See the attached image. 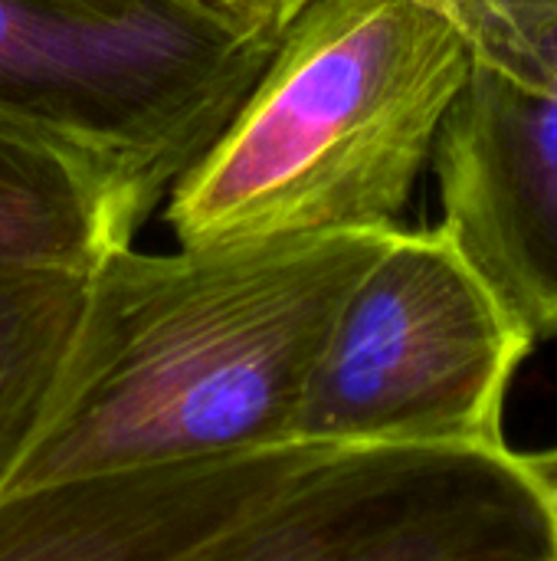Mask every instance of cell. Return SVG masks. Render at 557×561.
Here are the masks:
<instances>
[{
  "label": "cell",
  "mask_w": 557,
  "mask_h": 561,
  "mask_svg": "<svg viewBox=\"0 0 557 561\" xmlns=\"http://www.w3.org/2000/svg\"><path fill=\"white\" fill-rule=\"evenodd\" d=\"M266 59L171 0H0V128L79 168L138 233Z\"/></svg>",
  "instance_id": "3"
},
{
  "label": "cell",
  "mask_w": 557,
  "mask_h": 561,
  "mask_svg": "<svg viewBox=\"0 0 557 561\" xmlns=\"http://www.w3.org/2000/svg\"><path fill=\"white\" fill-rule=\"evenodd\" d=\"M325 444L115 467L0 496V561H184Z\"/></svg>",
  "instance_id": "7"
},
{
  "label": "cell",
  "mask_w": 557,
  "mask_h": 561,
  "mask_svg": "<svg viewBox=\"0 0 557 561\" xmlns=\"http://www.w3.org/2000/svg\"><path fill=\"white\" fill-rule=\"evenodd\" d=\"M387 230L105 253L49 424L10 490L302 444L309 375Z\"/></svg>",
  "instance_id": "1"
},
{
  "label": "cell",
  "mask_w": 557,
  "mask_h": 561,
  "mask_svg": "<svg viewBox=\"0 0 557 561\" xmlns=\"http://www.w3.org/2000/svg\"><path fill=\"white\" fill-rule=\"evenodd\" d=\"M184 561H557L509 447L325 444Z\"/></svg>",
  "instance_id": "5"
},
{
  "label": "cell",
  "mask_w": 557,
  "mask_h": 561,
  "mask_svg": "<svg viewBox=\"0 0 557 561\" xmlns=\"http://www.w3.org/2000/svg\"><path fill=\"white\" fill-rule=\"evenodd\" d=\"M532 345L440 227H394L332 322L295 440L506 447V391Z\"/></svg>",
  "instance_id": "4"
},
{
  "label": "cell",
  "mask_w": 557,
  "mask_h": 561,
  "mask_svg": "<svg viewBox=\"0 0 557 561\" xmlns=\"http://www.w3.org/2000/svg\"><path fill=\"white\" fill-rule=\"evenodd\" d=\"M469 66L423 0H315L167 191L181 250L397 227Z\"/></svg>",
  "instance_id": "2"
},
{
  "label": "cell",
  "mask_w": 557,
  "mask_h": 561,
  "mask_svg": "<svg viewBox=\"0 0 557 561\" xmlns=\"http://www.w3.org/2000/svg\"><path fill=\"white\" fill-rule=\"evenodd\" d=\"M131 237L108 194L79 168L0 128V266L92 270Z\"/></svg>",
  "instance_id": "9"
},
{
  "label": "cell",
  "mask_w": 557,
  "mask_h": 561,
  "mask_svg": "<svg viewBox=\"0 0 557 561\" xmlns=\"http://www.w3.org/2000/svg\"><path fill=\"white\" fill-rule=\"evenodd\" d=\"M469 46L473 62L542 85L552 76L548 30L557 23V0H423Z\"/></svg>",
  "instance_id": "10"
},
{
  "label": "cell",
  "mask_w": 557,
  "mask_h": 561,
  "mask_svg": "<svg viewBox=\"0 0 557 561\" xmlns=\"http://www.w3.org/2000/svg\"><path fill=\"white\" fill-rule=\"evenodd\" d=\"M233 43L272 53L315 0H171Z\"/></svg>",
  "instance_id": "11"
},
{
  "label": "cell",
  "mask_w": 557,
  "mask_h": 561,
  "mask_svg": "<svg viewBox=\"0 0 557 561\" xmlns=\"http://www.w3.org/2000/svg\"><path fill=\"white\" fill-rule=\"evenodd\" d=\"M525 457V467L545 500V510H548V519H552V529H555L557 539V447L555 450H545V454H522Z\"/></svg>",
  "instance_id": "12"
},
{
  "label": "cell",
  "mask_w": 557,
  "mask_h": 561,
  "mask_svg": "<svg viewBox=\"0 0 557 561\" xmlns=\"http://www.w3.org/2000/svg\"><path fill=\"white\" fill-rule=\"evenodd\" d=\"M89 296V270L0 266V496L56 408Z\"/></svg>",
  "instance_id": "8"
},
{
  "label": "cell",
  "mask_w": 557,
  "mask_h": 561,
  "mask_svg": "<svg viewBox=\"0 0 557 561\" xmlns=\"http://www.w3.org/2000/svg\"><path fill=\"white\" fill-rule=\"evenodd\" d=\"M548 56L542 85L473 62L433 148L440 230L532 342L557 339V23Z\"/></svg>",
  "instance_id": "6"
}]
</instances>
